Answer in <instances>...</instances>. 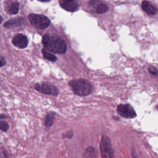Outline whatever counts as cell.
<instances>
[{
	"mask_svg": "<svg viewBox=\"0 0 158 158\" xmlns=\"http://www.w3.org/2000/svg\"><path fill=\"white\" fill-rule=\"evenodd\" d=\"M69 84L73 92L80 96L89 95L93 89L91 83L88 80L83 78L72 80Z\"/></svg>",
	"mask_w": 158,
	"mask_h": 158,
	"instance_id": "7a4b0ae2",
	"label": "cell"
},
{
	"mask_svg": "<svg viewBox=\"0 0 158 158\" xmlns=\"http://www.w3.org/2000/svg\"><path fill=\"white\" fill-rule=\"evenodd\" d=\"M131 158H138V157H136V154H135L134 150H132V151H131Z\"/></svg>",
	"mask_w": 158,
	"mask_h": 158,
	"instance_id": "ffe728a7",
	"label": "cell"
},
{
	"mask_svg": "<svg viewBox=\"0 0 158 158\" xmlns=\"http://www.w3.org/2000/svg\"><path fill=\"white\" fill-rule=\"evenodd\" d=\"M108 10V7L105 4L98 3L96 6V12L98 14H103Z\"/></svg>",
	"mask_w": 158,
	"mask_h": 158,
	"instance_id": "2e32d148",
	"label": "cell"
},
{
	"mask_svg": "<svg viewBox=\"0 0 158 158\" xmlns=\"http://www.w3.org/2000/svg\"><path fill=\"white\" fill-rule=\"evenodd\" d=\"M42 43L45 49L54 53L64 54L67 49L66 43L57 36H50L48 35H45L43 36Z\"/></svg>",
	"mask_w": 158,
	"mask_h": 158,
	"instance_id": "6da1fadb",
	"label": "cell"
},
{
	"mask_svg": "<svg viewBox=\"0 0 158 158\" xmlns=\"http://www.w3.org/2000/svg\"><path fill=\"white\" fill-rule=\"evenodd\" d=\"M83 158H98L96 149L92 146L87 148L83 154Z\"/></svg>",
	"mask_w": 158,
	"mask_h": 158,
	"instance_id": "7c38bea8",
	"label": "cell"
},
{
	"mask_svg": "<svg viewBox=\"0 0 158 158\" xmlns=\"http://www.w3.org/2000/svg\"><path fill=\"white\" fill-rule=\"evenodd\" d=\"M148 71L152 75H155V76H157V69L156 67H154V66H151V67H149L148 68Z\"/></svg>",
	"mask_w": 158,
	"mask_h": 158,
	"instance_id": "e0dca14e",
	"label": "cell"
},
{
	"mask_svg": "<svg viewBox=\"0 0 158 158\" xmlns=\"http://www.w3.org/2000/svg\"><path fill=\"white\" fill-rule=\"evenodd\" d=\"M0 157H1V152H0Z\"/></svg>",
	"mask_w": 158,
	"mask_h": 158,
	"instance_id": "603a6c76",
	"label": "cell"
},
{
	"mask_svg": "<svg viewBox=\"0 0 158 158\" xmlns=\"http://www.w3.org/2000/svg\"><path fill=\"white\" fill-rule=\"evenodd\" d=\"M2 20H3V19H2V17H1V15H0V24L2 23Z\"/></svg>",
	"mask_w": 158,
	"mask_h": 158,
	"instance_id": "44dd1931",
	"label": "cell"
},
{
	"mask_svg": "<svg viewBox=\"0 0 158 158\" xmlns=\"http://www.w3.org/2000/svg\"><path fill=\"white\" fill-rule=\"evenodd\" d=\"M6 12L10 15L17 14L19 10V4L17 2L7 3L4 6Z\"/></svg>",
	"mask_w": 158,
	"mask_h": 158,
	"instance_id": "30bf717a",
	"label": "cell"
},
{
	"mask_svg": "<svg viewBox=\"0 0 158 158\" xmlns=\"http://www.w3.org/2000/svg\"><path fill=\"white\" fill-rule=\"evenodd\" d=\"M6 118V117L4 115L0 114V130L4 132L7 131L9 128V125L5 120Z\"/></svg>",
	"mask_w": 158,
	"mask_h": 158,
	"instance_id": "4fadbf2b",
	"label": "cell"
},
{
	"mask_svg": "<svg viewBox=\"0 0 158 158\" xmlns=\"http://www.w3.org/2000/svg\"><path fill=\"white\" fill-rule=\"evenodd\" d=\"M60 6L69 12H75L78 9V4L75 0H60Z\"/></svg>",
	"mask_w": 158,
	"mask_h": 158,
	"instance_id": "ba28073f",
	"label": "cell"
},
{
	"mask_svg": "<svg viewBox=\"0 0 158 158\" xmlns=\"http://www.w3.org/2000/svg\"><path fill=\"white\" fill-rule=\"evenodd\" d=\"M6 64V60L4 57H0V67H2Z\"/></svg>",
	"mask_w": 158,
	"mask_h": 158,
	"instance_id": "d6986e66",
	"label": "cell"
},
{
	"mask_svg": "<svg viewBox=\"0 0 158 158\" xmlns=\"http://www.w3.org/2000/svg\"><path fill=\"white\" fill-rule=\"evenodd\" d=\"M100 152L101 158H114V151L110 138L106 135H102L100 142Z\"/></svg>",
	"mask_w": 158,
	"mask_h": 158,
	"instance_id": "3957f363",
	"label": "cell"
},
{
	"mask_svg": "<svg viewBox=\"0 0 158 158\" xmlns=\"http://www.w3.org/2000/svg\"><path fill=\"white\" fill-rule=\"evenodd\" d=\"M117 113L122 117L133 118L136 117V113L133 107L129 104H121L117 107Z\"/></svg>",
	"mask_w": 158,
	"mask_h": 158,
	"instance_id": "8992f818",
	"label": "cell"
},
{
	"mask_svg": "<svg viewBox=\"0 0 158 158\" xmlns=\"http://www.w3.org/2000/svg\"><path fill=\"white\" fill-rule=\"evenodd\" d=\"M12 43L17 48L20 49H24L28 46V40L25 35L19 33L13 37Z\"/></svg>",
	"mask_w": 158,
	"mask_h": 158,
	"instance_id": "52a82bcc",
	"label": "cell"
},
{
	"mask_svg": "<svg viewBox=\"0 0 158 158\" xmlns=\"http://www.w3.org/2000/svg\"><path fill=\"white\" fill-rule=\"evenodd\" d=\"M55 117V113L51 112L48 113L44 118V123L46 127H51L54 123V119Z\"/></svg>",
	"mask_w": 158,
	"mask_h": 158,
	"instance_id": "5bb4252c",
	"label": "cell"
},
{
	"mask_svg": "<svg viewBox=\"0 0 158 158\" xmlns=\"http://www.w3.org/2000/svg\"><path fill=\"white\" fill-rule=\"evenodd\" d=\"M39 1H42V2H46V1H50V0H39Z\"/></svg>",
	"mask_w": 158,
	"mask_h": 158,
	"instance_id": "7402d4cb",
	"label": "cell"
},
{
	"mask_svg": "<svg viewBox=\"0 0 158 158\" xmlns=\"http://www.w3.org/2000/svg\"><path fill=\"white\" fill-rule=\"evenodd\" d=\"M73 132L72 131V130H70V131H67V132L64 133L63 134V137L65 138L70 139L73 137Z\"/></svg>",
	"mask_w": 158,
	"mask_h": 158,
	"instance_id": "ac0fdd59",
	"label": "cell"
},
{
	"mask_svg": "<svg viewBox=\"0 0 158 158\" xmlns=\"http://www.w3.org/2000/svg\"><path fill=\"white\" fill-rule=\"evenodd\" d=\"M28 19L31 25L38 29L46 28L50 25L49 19L43 15L31 14Z\"/></svg>",
	"mask_w": 158,
	"mask_h": 158,
	"instance_id": "277c9868",
	"label": "cell"
},
{
	"mask_svg": "<svg viewBox=\"0 0 158 158\" xmlns=\"http://www.w3.org/2000/svg\"><path fill=\"white\" fill-rule=\"evenodd\" d=\"M35 89L40 93L47 95L57 96L59 94L58 88L54 85L48 83H36L34 86Z\"/></svg>",
	"mask_w": 158,
	"mask_h": 158,
	"instance_id": "5b68a950",
	"label": "cell"
},
{
	"mask_svg": "<svg viewBox=\"0 0 158 158\" xmlns=\"http://www.w3.org/2000/svg\"><path fill=\"white\" fill-rule=\"evenodd\" d=\"M25 19L23 17H18L9 19V20L4 22L3 26L7 28H12L22 26L25 23Z\"/></svg>",
	"mask_w": 158,
	"mask_h": 158,
	"instance_id": "9c48e42d",
	"label": "cell"
},
{
	"mask_svg": "<svg viewBox=\"0 0 158 158\" xmlns=\"http://www.w3.org/2000/svg\"><path fill=\"white\" fill-rule=\"evenodd\" d=\"M141 7L148 14L154 15L157 13V9L147 1H144L142 2Z\"/></svg>",
	"mask_w": 158,
	"mask_h": 158,
	"instance_id": "8fae6325",
	"label": "cell"
},
{
	"mask_svg": "<svg viewBox=\"0 0 158 158\" xmlns=\"http://www.w3.org/2000/svg\"><path fill=\"white\" fill-rule=\"evenodd\" d=\"M42 53H43V55L44 58H45L46 59H47V60H50V61H51V62H55V61H56L57 59V57H56L55 55H54L53 54H52V53H51V52L47 51H46V49H43L42 50Z\"/></svg>",
	"mask_w": 158,
	"mask_h": 158,
	"instance_id": "9a60e30c",
	"label": "cell"
}]
</instances>
